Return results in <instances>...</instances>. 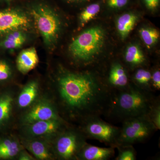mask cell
I'll return each mask as SVG.
<instances>
[{"label":"cell","instance_id":"cell-1","mask_svg":"<svg viewBox=\"0 0 160 160\" xmlns=\"http://www.w3.org/2000/svg\"><path fill=\"white\" fill-rule=\"evenodd\" d=\"M61 106L69 118L82 122L106 113L112 92L91 72H63L58 78Z\"/></svg>","mask_w":160,"mask_h":160},{"label":"cell","instance_id":"cell-2","mask_svg":"<svg viewBox=\"0 0 160 160\" xmlns=\"http://www.w3.org/2000/svg\"><path fill=\"white\" fill-rule=\"evenodd\" d=\"M152 92L131 84L126 89L113 92L104 115L122 122L131 118L148 116L158 99Z\"/></svg>","mask_w":160,"mask_h":160},{"label":"cell","instance_id":"cell-3","mask_svg":"<svg viewBox=\"0 0 160 160\" xmlns=\"http://www.w3.org/2000/svg\"><path fill=\"white\" fill-rule=\"evenodd\" d=\"M105 38V32L101 27H92L83 31L72 42L69 52L75 60L84 65H89L101 52Z\"/></svg>","mask_w":160,"mask_h":160},{"label":"cell","instance_id":"cell-4","mask_svg":"<svg viewBox=\"0 0 160 160\" xmlns=\"http://www.w3.org/2000/svg\"><path fill=\"white\" fill-rule=\"evenodd\" d=\"M157 130L148 116L124 120L120 128L118 146H133L151 137Z\"/></svg>","mask_w":160,"mask_h":160},{"label":"cell","instance_id":"cell-5","mask_svg":"<svg viewBox=\"0 0 160 160\" xmlns=\"http://www.w3.org/2000/svg\"><path fill=\"white\" fill-rule=\"evenodd\" d=\"M31 14L45 45L48 47L54 46L61 28L57 15L47 6L42 5L33 7Z\"/></svg>","mask_w":160,"mask_h":160},{"label":"cell","instance_id":"cell-6","mask_svg":"<svg viewBox=\"0 0 160 160\" xmlns=\"http://www.w3.org/2000/svg\"><path fill=\"white\" fill-rule=\"evenodd\" d=\"M82 123L80 130L87 138L98 140L115 148L117 146L120 128L106 122L99 116L88 118Z\"/></svg>","mask_w":160,"mask_h":160},{"label":"cell","instance_id":"cell-7","mask_svg":"<svg viewBox=\"0 0 160 160\" xmlns=\"http://www.w3.org/2000/svg\"><path fill=\"white\" fill-rule=\"evenodd\" d=\"M64 130L58 134L55 142V152L62 160L78 159L79 152L87 143V138L81 130Z\"/></svg>","mask_w":160,"mask_h":160},{"label":"cell","instance_id":"cell-8","mask_svg":"<svg viewBox=\"0 0 160 160\" xmlns=\"http://www.w3.org/2000/svg\"><path fill=\"white\" fill-rule=\"evenodd\" d=\"M62 120L54 106L47 100H41L36 103L24 115L22 122L24 125L38 121L49 120Z\"/></svg>","mask_w":160,"mask_h":160},{"label":"cell","instance_id":"cell-9","mask_svg":"<svg viewBox=\"0 0 160 160\" xmlns=\"http://www.w3.org/2000/svg\"><path fill=\"white\" fill-rule=\"evenodd\" d=\"M29 25V18L22 12L15 9L0 11V34L27 29Z\"/></svg>","mask_w":160,"mask_h":160},{"label":"cell","instance_id":"cell-10","mask_svg":"<svg viewBox=\"0 0 160 160\" xmlns=\"http://www.w3.org/2000/svg\"><path fill=\"white\" fill-rule=\"evenodd\" d=\"M63 120L38 121L25 125L24 132L29 138H37L58 134L63 129Z\"/></svg>","mask_w":160,"mask_h":160},{"label":"cell","instance_id":"cell-11","mask_svg":"<svg viewBox=\"0 0 160 160\" xmlns=\"http://www.w3.org/2000/svg\"><path fill=\"white\" fill-rule=\"evenodd\" d=\"M105 84L112 92L126 89L131 84L126 69L118 62L112 64Z\"/></svg>","mask_w":160,"mask_h":160},{"label":"cell","instance_id":"cell-12","mask_svg":"<svg viewBox=\"0 0 160 160\" xmlns=\"http://www.w3.org/2000/svg\"><path fill=\"white\" fill-rule=\"evenodd\" d=\"M114 147L92 146L86 143L79 152L78 160H108L114 155Z\"/></svg>","mask_w":160,"mask_h":160},{"label":"cell","instance_id":"cell-13","mask_svg":"<svg viewBox=\"0 0 160 160\" xmlns=\"http://www.w3.org/2000/svg\"><path fill=\"white\" fill-rule=\"evenodd\" d=\"M38 62L37 52L32 47L24 49L20 52L17 58V67L20 72L26 74L34 69Z\"/></svg>","mask_w":160,"mask_h":160},{"label":"cell","instance_id":"cell-14","mask_svg":"<svg viewBox=\"0 0 160 160\" xmlns=\"http://www.w3.org/2000/svg\"><path fill=\"white\" fill-rule=\"evenodd\" d=\"M23 145L26 149L39 160H49L51 154L49 146L43 140L38 138H29L23 141Z\"/></svg>","mask_w":160,"mask_h":160},{"label":"cell","instance_id":"cell-15","mask_svg":"<svg viewBox=\"0 0 160 160\" xmlns=\"http://www.w3.org/2000/svg\"><path fill=\"white\" fill-rule=\"evenodd\" d=\"M38 83L32 81L24 86L18 98V104L21 108H25L31 106L38 94Z\"/></svg>","mask_w":160,"mask_h":160},{"label":"cell","instance_id":"cell-16","mask_svg":"<svg viewBox=\"0 0 160 160\" xmlns=\"http://www.w3.org/2000/svg\"><path fill=\"white\" fill-rule=\"evenodd\" d=\"M22 147L14 138H6L0 140V159H9L18 155Z\"/></svg>","mask_w":160,"mask_h":160},{"label":"cell","instance_id":"cell-17","mask_svg":"<svg viewBox=\"0 0 160 160\" xmlns=\"http://www.w3.org/2000/svg\"><path fill=\"white\" fill-rule=\"evenodd\" d=\"M138 17L132 12L124 13L118 18L117 28L120 37L122 39L126 38L134 28Z\"/></svg>","mask_w":160,"mask_h":160},{"label":"cell","instance_id":"cell-18","mask_svg":"<svg viewBox=\"0 0 160 160\" xmlns=\"http://www.w3.org/2000/svg\"><path fill=\"white\" fill-rule=\"evenodd\" d=\"M26 40V35L22 30H15L6 34L1 45L4 49L12 50L20 48Z\"/></svg>","mask_w":160,"mask_h":160},{"label":"cell","instance_id":"cell-19","mask_svg":"<svg viewBox=\"0 0 160 160\" xmlns=\"http://www.w3.org/2000/svg\"><path fill=\"white\" fill-rule=\"evenodd\" d=\"M126 63L132 67L142 65L146 62V58L139 47L135 45L128 46L125 55Z\"/></svg>","mask_w":160,"mask_h":160},{"label":"cell","instance_id":"cell-20","mask_svg":"<svg viewBox=\"0 0 160 160\" xmlns=\"http://www.w3.org/2000/svg\"><path fill=\"white\" fill-rule=\"evenodd\" d=\"M103 0H94L89 3L81 13L80 22L81 26H84L98 14L102 8Z\"/></svg>","mask_w":160,"mask_h":160},{"label":"cell","instance_id":"cell-21","mask_svg":"<svg viewBox=\"0 0 160 160\" xmlns=\"http://www.w3.org/2000/svg\"><path fill=\"white\" fill-rule=\"evenodd\" d=\"M13 102L11 94L5 93L0 96V127L6 124L9 120Z\"/></svg>","mask_w":160,"mask_h":160},{"label":"cell","instance_id":"cell-22","mask_svg":"<svg viewBox=\"0 0 160 160\" xmlns=\"http://www.w3.org/2000/svg\"><path fill=\"white\" fill-rule=\"evenodd\" d=\"M151 72L147 69L139 68L135 72L133 84L137 87L146 91L152 92L151 87Z\"/></svg>","mask_w":160,"mask_h":160},{"label":"cell","instance_id":"cell-23","mask_svg":"<svg viewBox=\"0 0 160 160\" xmlns=\"http://www.w3.org/2000/svg\"><path fill=\"white\" fill-rule=\"evenodd\" d=\"M139 33L141 38L147 47L153 46L160 38L159 32L154 28H142L140 29Z\"/></svg>","mask_w":160,"mask_h":160},{"label":"cell","instance_id":"cell-24","mask_svg":"<svg viewBox=\"0 0 160 160\" xmlns=\"http://www.w3.org/2000/svg\"><path fill=\"white\" fill-rule=\"evenodd\" d=\"M118 149V154L115 160H135L136 159V154L133 146H118L115 147Z\"/></svg>","mask_w":160,"mask_h":160},{"label":"cell","instance_id":"cell-25","mask_svg":"<svg viewBox=\"0 0 160 160\" xmlns=\"http://www.w3.org/2000/svg\"><path fill=\"white\" fill-rule=\"evenodd\" d=\"M148 117L157 130H159L160 129V104L158 98L152 106Z\"/></svg>","mask_w":160,"mask_h":160},{"label":"cell","instance_id":"cell-26","mask_svg":"<svg viewBox=\"0 0 160 160\" xmlns=\"http://www.w3.org/2000/svg\"><path fill=\"white\" fill-rule=\"evenodd\" d=\"M12 75V69L10 65L4 60H0V82L8 81Z\"/></svg>","mask_w":160,"mask_h":160},{"label":"cell","instance_id":"cell-27","mask_svg":"<svg viewBox=\"0 0 160 160\" xmlns=\"http://www.w3.org/2000/svg\"><path fill=\"white\" fill-rule=\"evenodd\" d=\"M107 8L111 9H122L128 6L131 0H103Z\"/></svg>","mask_w":160,"mask_h":160},{"label":"cell","instance_id":"cell-28","mask_svg":"<svg viewBox=\"0 0 160 160\" xmlns=\"http://www.w3.org/2000/svg\"><path fill=\"white\" fill-rule=\"evenodd\" d=\"M151 87L152 91H158L160 89V71L157 69L151 73Z\"/></svg>","mask_w":160,"mask_h":160},{"label":"cell","instance_id":"cell-29","mask_svg":"<svg viewBox=\"0 0 160 160\" xmlns=\"http://www.w3.org/2000/svg\"><path fill=\"white\" fill-rule=\"evenodd\" d=\"M143 6L150 11H154L158 8L160 0H141Z\"/></svg>","mask_w":160,"mask_h":160},{"label":"cell","instance_id":"cell-30","mask_svg":"<svg viewBox=\"0 0 160 160\" xmlns=\"http://www.w3.org/2000/svg\"><path fill=\"white\" fill-rule=\"evenodd\" d=\"M18 156V159L19 160H34L32 156L29 154L27 152L22 150V149L20 151Z\"/></svg>","mask_w":160,"mask_h":160},{"label":"cell","instance_id":"cell-31","mask_svg":"<svg viewBox=\"0 0 160 160\" xmlns=\"http://www.w3.org/2000/svg\"><path fill=\"white\" fill-rule=\"evenodd\" d=\"M68 3H89L94 0H64Z\"/></svg>","mask_w":160,"mask_h":160}]
</instances>
